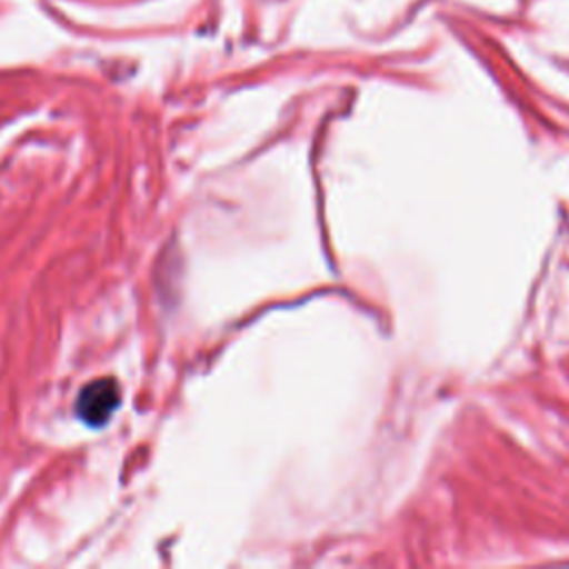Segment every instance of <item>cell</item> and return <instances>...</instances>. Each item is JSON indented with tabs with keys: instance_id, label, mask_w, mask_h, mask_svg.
<instances>
[{
	"instance_id": "6da1fadb",
	"label": "cell",
	"mask_w": 569,
	"mask_h": 569,
	"mask_svg": "<svg viewBox=\"0 0 569 569\" xmlns=\"http://www.w3.org/2000/svg\"><path fill=\"white\" fill-rule=\"evenodd\" d=\"M118 385L111 378H100L89 382L87 387H82L78 402H76V411L78 416L89 425V427H100L104 425L113 409L120 402V393H118Z\"/></svg>"
}]
</instances>
